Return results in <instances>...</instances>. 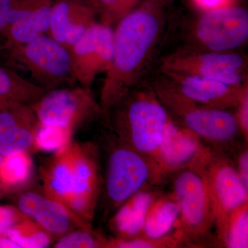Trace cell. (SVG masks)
<instances>
[{
  "instance_id": "1",
  "label": "cell",
  "mask_w": 248,
  "mask_h": 248,
  "mask_svg": "<svg viewBox=\"0 0 248 248\" xmlns=\"http://www.w3.org/2000/svg\"><path fill=\"white\" fill-rule=\"evenodd\" d=\"M163 19L156 5L146 2L117 23L113 53L101 94L102 112L119 104L149 63L159 40Z\"/></svg>"
},
{
  "instance_id": "2",
  "label": "cell",
  "mask_w": 248,
  "mask_h": 248,
  "mask_svg": "<svg viewBox=\"0 0 248 248\" xmlns=\"http://www.w3.org/2000/svg\"><path fill=\"white\" fill-rule=\"evenodd\" d=\"M6 50L10 64L46 91L76 81L69 50L47 34Z\"/></svg>"
},
{
  "instance_id": "3",
  "label": "cell",
  "mask_w": 248,
  "mask_h": 248,
  "mask_svg": "<svg viewBox=\"0 0 248 248\" xmlns=\"http://www.w3.org/2000/svg\"><path fill=\"white\" fill-rule=\"evenodd\" d=\"M30 106L41 125L66 129L73 133L102 112L91 90L81 86L47 91Z\"/></svg>"
},
{
  "instance_id": "4",
  "label": "cell",
  "mask_w": 248,
  "mask_h": 248,
  "mask_svg": "<svg viewBox=\"0 0 248 248\" xmlns=\"http://www.w3.org/2000/svg\"><path fill=\"white\" fill-rule=\"evenodd\" d=\"M246 68L241 55L228 52H182L173 54L163 62L166 73L201 77L234 86H242Z\"/></svg>"
},
{
  "instance_id": "5",
  "label": "cell",
  "mask_w": 248,
  "mask_h": 248,
  "mask_svg": "<svg viewBox=\"0 0 248 248\" xmlns=\"http://www.w3.org/2000/svg\"><path fill=\"white\" fill-rule=\"evenodd\" d=\"M196 37L208 51L228 52L239 48L248 38V13L228 6L205 11L197 22Z\"/></svg>"
},
{
  "instance_id": "6",
  "label": "cell",
  "mask_w": 248,
  "mask_h": 248,
  "mask_svg": "<svg viewBox=\"0 0 248 248\" xmlns=\"http://www.w3.org/2000/svg\"><path fill=\"white\" fill-rule=\"evenodd\" d=\"M76 81L91 90L99 74L110 68L113 53L112 27L97 22L70 49Z\"/></svg>"
},
{
  "instance_id": "7",
  "label": "cell",
  "mask_w": 248,
  "mask_h": 248,
  "mask_svg": "<svg viewBox=\"0 0 248 248\" xmlns=\"http://www.w3.org/2000/svg\"><path fill=\"white\" fill-rule=\"evenodd\" d=\"M73 179L68 208L90 223L94 217L99 193L97 151L92 143L73 141Z\"/></svg>"
},
{
  "instance_id": "8",
  "label": "cell",
  "mask_w": 248,
  "mask_h": 248,
  "mask_svg": "<svg viewBox=\"0 0 248 248\" xmlns=\"http://www.w3.org/2000/svg\"><path fill=\"white\" fill-rule=\"evenodd\" d=\"M17 208L48 232L53 239L58 240L74 230L90 229L89 223L42 190L24 191L18 197Z\"/></svg>"
},
{
  "instance_id": "9",
  "label": "cell",
  "mask_w": 248,
  "mask_h": 248,
  "mask_svg": "<svg viewBox=\"0 0 248 248\" xmlns=\"http://www.w3.org/2000/svg\"><path fill=\"white\" fill-rule=\"evenodd\" d=\"M148 177V166L138 153L128 148H117L109 158L108 197L117 205L123 203L141 188Z\"/></svg>"
},
{
  "instance_id": "10",
  "label": "cell",
  "mask_w": 248,
  "mask_h": 248,
  "mask_svg": "<svg viewBox=\"0 0 248 248\" xmlns=\"http://www.w3.org/2000/svg\"><path fill=\"white\" fill-rule=\"evenodd\" d=\"M126 117L136 149L143 153L158 150L169 123L164 107L152 98H139L129 107Z\"/></svg>"
},
{
  "instance_id": "11",
  "label": "cell",
  "mask_w": 248,
  "mask_h": 248,
  "mask_svg": "<svg viewBox=\"0 0 248 248\" xmlns=\"http://www.w3.org/2000/svg\"><path fill=\"white\" fill-rule=\"evenodd\" d=\"M97 22L89 0H56L52 5L47 35L70 50Z\"/></svg>"
},
{
  "instance_id": "12",
  "label": "cell",
  "mask_w": 248,
  "mask_h": 248,
  "mask_svg": "<svg viewBox=\"0 0 248 248\" xmlns=\"http://www.w3.org/2000/svg\"><path fill=\"white\" fill-rule=\"evenodd\" d=\"M40 124L28 104H11L0 108V153L2 156L35 151L34 142Z\"/></svg>"
},
{
  "instance_id": "13",
  "label": "cell",
  "mask_w": 248,
  "mask_h": 248,
  "mask_svg": "<svg viewBox=\"0 0 248 248\" xmlns=\"http://www.w3.org/2000/svg\"><path fill=\"white\" fill-rule=\"evenodd\" d=\"M177 85L179 94L189 102L213 106L240 103L247 89L230 86L216 80L201 77L166 73Z\"/></svg>"
},
{
  "instance_id": "14",
  "label": "cell",
  "mask_w": 248,
  "mask_h": 248,
  "mask_svg": "<svg viewBox=\"0 0 248 248\" xmlns=\"http://www.w3.org/2000/svg\"><path fill=\"white\" fill-rule=\"evenodd\" d=\"M40 177L42 192L68 207L73 179V141L46 159Z\"/></svg>"
},
{
  "instance_id": "15",
  "label": "cell",
  "mask_w": 248,
  "mask_h": 248,
  "mask_svg": "<svg viewBox=\"0 0 248 248\" xmlns=\"http://www.w3.org/2000/svg\"><path fill=\"white\" fill-rule=\"evenodd\" d=\"M52 5L51 0H41L22 17L8 23L0 38L2 48L7 50L48 33Z\"/></svg>"
},
{
  "instance_id": "16",
  "label": "cell",
  "mask_w": 248,
  "mask_h": 248,
  "mask_svg": "<svg viewBox=\"0 0 248 248\" xmlns=\"http://www.w3.org/2000/svg\"><path fill=\"white\" fill-rule=\"evenodd\" d=\"M184 120L194 133L210 140H230L237 131L234 115L221 109L188 107L184 110Z\"/></svg>"
},
{
  "instance_id": "17",
  "label": "cell",
  "mask_w": 248,
  "mask_h": 248,
  "mask_svg": "<svg viewBox=\"0 0 248 248\" xmlns=\"http://www.w3.org/2000/svg\"><path fill=\"white\" fill-rule=\"evenodd\" d=\"M174 187L186 221L192 226L200 224L206 213L207 197L200 176L190 171L182 173L176 180Z\"/></svg>"
},
{
  "instance_id": "18",
  "label": "cell",
  "mask_w": 248,
  "mask_h": 248,
  "mask_svg": "<svg viewBox=\"0 0 248 248\" xmlns=\"http://www.w3.org/2000/svg\"><path fill=\"white\" fill-rule=\"evenodd\" d=\"M46 92L14 70L0 66V108L17 103L31 105Z\"/></svg>"
},
{
  "instance_id": "19",
  "label": "cell",
  "mask_w": 248,
  "mask_h": 248,
  "mask_svg": "<svg viewBox=\"0 0 248 248\" xmlns=\"http://www.w3.org/2000/svg\"><path fill=\"white\" fill-rule=\"evenodd\" d=\"M152 201V196L146 192L132 196L114 218L117 233L124 236H133L143 229Z\"/></svg>"
},
{
  "instance_id": "20",
  "label": "cell",
  "mask_w": 248,
  "mask_h": 248,
  "mask_svg": "<svg viewBox=\"0 0 248 248\" xmlns=\"http://www.w3.org/2000/svg\"><path fill=\"white\" fill-rule=\"evenodd\" d=\"M197 148L195 139L169 122L158 150L165 163L177 166L190 160Z\"/></svg>"
},
{
  "instance_id": "21",
  "label": "cell",
  "mask_w": 248,
  "mask_h": 248,
  "mask_svg": "<svg viewBox=\"0 0 248 248\" xmlns=\"http://www.w3.org/2000/svg\"><path fill=\"white\" fill-rule=\"evenodd\" d=\"M215 188L218 200L226 210H234L247 201L248 187L236 171L229 166L218 170Z\"/></svg>"
},
{
  "instance_id": "22",
  "label": "cell",
  "mask_w": 248,
  "mask_h": 248,
  "mask_svg": "<svg viewBox=\"0 0 248 248\" xmlns=\"http://www.w3.org/2000/svg\"><path fill=\"white\" fill-rule=\"evenodd\" d=\"M33 172L29 153L19 152L3 156L0 164V182L8 191L27 184Z\"/></svg>"
},
{
  "instance_id": "23",
  "label": "cell",
  "mask_w": 248,
  "mask_h": 248,
  "mask_svg": "<svg viewBox=\"0 0 248 248\" xmlns=\"http://www.w3.org/2000/svg\"><path fill=\"white\" fill-rule=\"evenodd\" d=\"M6 235L19 248H47L53 240L48 232L29 217L9 230Z\"/></svg>"
},
{
  "instance_id": "24",
  "label": "cell",
  "mask_w": 248,
  "mask_h": 248,
  "mask_svg": "<svg viewBox=\"0 0 248 248\" xmlns=\"http://www.w3.org/2000/svg\"><path fill=\"white\" fill-rule=\"evenodd\" d=\"M179 205L165 202L155 206L148 213L143 229L150 239H156L167 234L180 213Z\"/></svg>"
},
{
  "instance_id": "25",
  "label": "cell",
  "mask_w": 248,
  "mask_h": 248,
  "mask_svg": "<svg viewBox=\"0 0 248 248\" xmlns=\"http://www.w3.org/2000/svg\"><path fill=\"white\" fill-rule=\"evenodd\" d=\"M100 23L112 27L138 7L141 0H89Z\"/></svg>"
},
{
  "instance_id": "26",
  "label": "cell",
  "mask_w": 248,
  "mask_h": 248,
  "mask_svg": "<svg viewBox=\"0 0 248 248\" xmlns=\"http://www.w3.org/2000/svg\"><path fill=\"white\" fill-rule=\"evenodd\" d=\"M73 133L66 129L42 125L36 134L34 148L36 151L57 152L71 141Z\"/></svg>"
},
{
  "instance_id": "27",
  "label": "cell",
  "mask_w": 248,
  "mask_h": 248,
  "mask_svg": "<svg viewBox=\"0 0 248 248\" xmlns=\"http://www.w3.org/2000/svg\"><path fill=\"white\" fill-rule=\"evenodd\" d=\"M104 241L93 234L91 229H76L62 236L54 245L56 248H93L102 247Z\"/></svg>"
},
{
  "instance_id": "28",
  "label": "cell",
  "mask_w": 248,
  "mask_h": 248,
  "mask_svg": "<svg viewBox=\"0 0 248 248\" xmlns=\"http://www.w3.org/2000/svg\"><path fill=\"white\" fill-rule=\"evenodd\" d=\"M228 246L232 248H246L248 245V215L244 210L233 221L228 238Z\"/></svg>"
},
{
  "instance_id": "29",
  "label": "cell",
  "mask_w": 248,
  "mask_h": 248,
  "mask_svg": "<svg viewBox=\"0 0 248 248\" xmlns=\"http://www.w3.org/2000/svg\"><path fill=\"white\" fill-rule=\"evenodd\" d=\"M27 218L18 208L0 205V236L6 234L9 230Z\"/></svg>"
},
{
  "instance_id": "30",
  "label": "cell",
  "mask_w": 248,
  "mask_h": 248,
  "mask_svg": "<svg viewBox=\"0 0 248 248\" xmlns=\"http://www.w3.org/2000/svg\"><path fill=\"white\" fill-rule=\"evenodd\" d=\"M197 7L204 11L218 9L230 5L231 0H192Z\"/></svg>"
},
{
  "instance_id": "31",
  "label": "cell",
  "mask_w": 248,
  "mask_h": 248,
  "mask_svg": "<svg viewBox=\"0 0 248 248\" xmlns=\"http://www.w3.org/2000/svg\"><path fill=\"white\" fill-rule=\"evenodd\" d=\"M13 0H0V38L7 24L8 16Z\"/></svg>"
},
{
  "instance_id": "32",
  "label": "cell",
  "mask_w": 248,
  "mask_h": 248,
  "mask_svg": "<svg viewBox=\"0 0 248 248\" xmlns=\"http://www.w3.org/2000/svg\"><path fill=\"white\" fill-rule=\"evenodd\" d=\"M241 108H240L239 120L241 126L245 131H248V91L245 93L244 96L241 98Z\"/></svg>"
},
{
  "instance_id": "33",
  "label": "cell",
  "mask_w": 248,
  "mask_h": 248,
  "mask_svg": "<svg viewBox=\"0 0 248 248\" xmlns=\"http://www.w3.org/2000/svg\"><path fill=\"white\" fill-rule=\"evenodd\" d=\"M240 169H241V177L245 185L248 186V155L245 153L240 159Z\"/></svg>"
},
{
  "instance_id": "34",
  "label": "cell",
  "mask_w": 248,
  "mask_h": 248,
  "mask_svg": "<svg viewBox=\"0 0 248 248\" xmlns=\"http://www.w3.org/2000/svg\"><path fill=\"white\" fill-rule=\"evenodd\" d=\"M0 248H19L14 241H12L7 235L0 236Z\"/></svg>"
},
{
  "instance_id": "35",
  "label": "cell",
  "mask_w": 248,
  "mask_h": 248,
  "mask_svg": "<svg viewBox=\"0 0 248 248\" xmlns=\"http://www.w3.org/2000/svg\"><path fill=\"white\" fill-rule=\"evenodd\" d=\"M7 192L8 190H6V187H5L4 186L1 184V182H0V198H1V197Z\"/></svg>"
},
{
  "instance_id": "36",
  "label": "cell",
  "mask_w": 248,
  "mask_h": 248,
  "mask_svg": "<svg viewBox=\"0 0 248 248\" xmlns=\"http://www.w3.org/2000/svg\"><path fill=\"white\" fill-rule=\"evenodd\" d=\"M3 156L1 155V153H0V164H1V160H2Z\"/></svg>"
}]
</instances>
